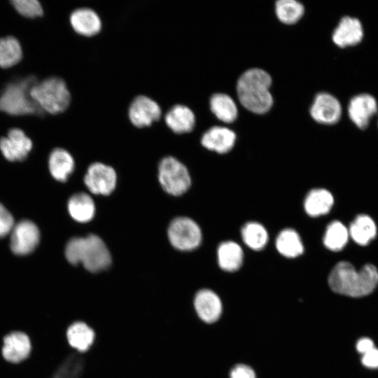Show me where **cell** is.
<instances>
[{"label": "cell", "mask_w": 378, "mask_h": 378, "mask_svg": "<svg viewBox=\"0 0 378 378\" xmlns=\"http://www.w3.org/2000/svg\"><path fill=\"white\" fill-rule=\"evenodd\" d=\"M230 378H255V374L249 366L239 364L231 370Z\"/></svg>", "instance_id": "d6a6232c"}, {"label": "cell", "mask_w": 378, "mask_h": 378, "mask_svg": "<svg viewBox=\"0 0 378 378\" xmlns=\"http://www.w3.org/2000/svg\"><path fill=\"white\" fill-rule=\"evenodd\" d=\"M244 242L255 251L262 250L268 241V234L265 227L257 222H248L241 229Z\"/></svg>", "instance_id": "f1b7e54d"}, {"label": "cell", "mask_w": 378, "mask_h": 378, "mask_svg": "<svg viewBox=\"0 0 378 378\" xmlns=\"http://www.w3.org/2000/svg\"><path fill=\"white\" fill-rule=\"evenodd\" d=\"M14 227V219L7 209L0 203V238L9 234Z\"/></svg>", "instance_id": "1f68e13d"}, {"label": "cell", "mask_w": 378, "mask_h": 378, "mask_svg": "<svg viewBox=\"0 0 378 378\" xmlns=\"http://www.w3.org/2000/svg\"><path fill=\"white\" fill-rule=\"evenodd\" d=\"M334 203L332 194L323 188H315L307 195L304 208L306 213L312 217H318L328 214Z\"/></svg>", "instance_id": "44dd1931"}, {"label": "cell", "mask_w": 378, "mask_h": 378, "mask_svg": "<svg viewBox=\"0 0 378 378\" xmlns=\"http://www.w3.org/2000/svg\"><path fill=\"white\" fill-rule=\"evenodd\" d=\"M162 115V109L154 99L146 95L136 96L130 103L128 117L131 123L139 128L150 126Z\"/></svg>", "instance_id": "30bf717a"}, {"label": "cell", "mask_w": 378, "mask_h": 378, "mask_svg": "<svg viewBox=\"0 0 378 378\" xmlns=\"http://www.w3.org/2000/svg\"><path fill=\"white\" fill-rule=\"evenodd\" d=\"M69 22L76 33L88 37L98 34L102 25L99 15L88 7L78 8L71 11Z\"/></svg>", "instance_id": "2e32d148"}, {"label": "cell", "mask_w": 378, "mask_h": 378, "mask_svg": "<svg viewBox=\"0 0 378 378\" xmlns=\"http://www.w3.org/2000/svg\"><path fill=\"white\" fill-rule=\"evenodd\" d=\"M31 350L30 340L24 332H13L4 338L1 353L8 363L16 364L22 362L29 357Z\"/></svg>", "instance_id": "9a60e30c"}, {"label": "cell", "mask_w": 378, "mask_h": 378, "mask_svg": "<svg viewBox=\"0 0 378 378\" xmlns=\"http://www.w3.org/2000/svg\"><path fill=\"white\" fill-rule=\"evenodd\" d=\"M158 180L163 190L174 196L185 193L191 179L186 167L172 156L162 158L158 164Z\"/></svg>", "instance_id": "5b68a950"}, {"label": "cell", "mask_w": 378, "mask_h": 378, "mask_svg": "<svg viewBox=\"0 0 378 378\" xmlns=\"http://www.w3.org/2000/svg\"><path fill=\"white\" fill-rule=\"evenodd\" d=\"M209 106L211 112L223 122L231 123L237 118V105L233 99L226 94H214L210 98Z\"/></svg>", "instance_id": "d4e9b609"}, {"label": "cell", "mask_w": 378, "mask_h": 378, "mask_svg": "<svg viewBox=\"0 0 378 378\" xmlns=\"http://www.w3.org/2000/svg\"><path fill=\"white\" fill-rule=\"evenodd\" d=\"M40 240L38 227L32 221L23 220L14 225L10 236V249L16 255L31 253Z\"/></svg>", "instance_id": "9c48e42d"}, {"label": "cell", "mask_w": 378, "mask_h": 378, "mask_svg": "<svg viewBox=\"0 0 378 378\" xmlns=\"http://www.w3.org/2000/svg\"><path fill=\"white\" fill-rule=\"evenodd\" d=\"M377 102L371 94L362 93L353 97L348 104V115L359 129L368 127L370 120L377 112Z\"/></svg>", "instance_id": "4fadbf2b"}, {"label": "cell", "mask_w": 378, "mask_h": 378, "mask_svg": "<svg viewBox=\"0 0 378 378\" xmlns=\"http://www.w3.org/2000/svg\"><path fill=\"white\" fill-rule=\"evenodd\" d=\"M364 31L360 21L350 16L340 20L332 32V39L340 48H346L358 44L363 38Z\"/></svg>", "instance_id": "5bb4252c"}, {"label": "cell", "mask_w": 378, "mask_h": 378, "mask_svg": "<svg viewBox=\"0 0 378 378\" xmlns=\"http://www.w3.org/2000/svg\"><path fill=\"white\" fill-rule=\"evenodd\" d=\"M276 247L279 253L287 258H295L304 251V246L298 233L293 229H284L276 239Z\"/></svg>", "instance_id": "4316f807"}, {"label": "cell", "mask_w": 378, "mask_h": 378, "mask_svg": "<svg viewBox=\"0 0 378 378\" xmlns=\"http://www.w3.org/2000/svg\"><path fill=\"white\" fill-rule=\"evenodd\" d=\"M170 244L180 251H192L202 241V231L192 219L181 216L174 218L167 230Z\"/></svg>", "instance_id": "8992f818"}, {"label": "cell", "mask_w": 378, "mask_h": 378, "mask_svg": "<svg viewBox=\"0 0 378 378\" xmlns=\"http://www.w3.org/2000/svg\"><path fill=\"white\" fill-rule=\"evenodd\" d=\"M193 307L199 319L206 324L215 323L222 312L220 298L209 288L200 289L195 293Z\"/></svg>", "instance_id": "7c38bea8"}, {"label": "cell", "mask_w": 378, "mask_h": 378, "mask_svg": "<svg viewBox=\"0 0 378 378\" xmlns=\"http://www.w3.org/2000/svg\"><path fill=\"white\" fill-rule=\"evenodd\" d=\"M84 183L92 193L108 195L116 186V172L111 166L102 162H94L88 168Z\"/></svg>", "instance_id": "ba28073f"}, {"label": "cell", "mask_w": 378, "mask_h": 378, "mask_svg": "<svg viewBox=\"0 0 378 378\" xmlns=\"http://www.w3.org/2000/svg\"><path fill=\"white\" fill-rule=\"evenodd\" d=\"M349 233L356 243L365 246L375 237L377 226L369 216L361 214L356 216L351 223Z\"/></svg>", "instance_id": "484cf974"}, {"label": "cell", "mask_w": 378, "mask_h": 378, "mask_svg": "<svg viewBox=\"0 0 378 378\" xmlns=\"http://www.w3.org/2000/svg\"><path fill=\"white\" fill-rule=\"evenodd\" d=\"M349 237V230L342 223L334 220L326 228L323 244L329 250L339 251L345 246Z\"/></svg>", "instance_id": "83f0119b"}, {"label": "cell", "mask_w": 378, "mask_h": 378, "mask_svg": "<svg viewBox=\"0 0 378 378\" xmlns=\"http://www.w3.org/2000/svg\"><path fill=\"white\" fill-rule=\"evenodd\" d=\"M74 160L71 153L64 148H55L48 157V168L52 177L64 182L74 169Z\"/></svg>", "instance_id": "d6986e66"}, {"label": "cell", "mask_w": 378, "mask_h": 378, "mask_svg": "<svg viewBox=\"0 0 378 378\" xmlns=\"http://www.w3.org/2000/svg\"><path fill=\"white\" fill-rule=\"evenodd\" d=\"M235 141L236 134L232 130L223 126H214L203 134L201 144L208 150L225 153L232 148Z\"/></svg>", "instance_id": "e0dca14e"}, {"label": "cell", "mask_w": 378, "mask_h": 378, "mask_svg": "<svg viewBox=\"0 0 378 378\" xmlns=\"http://www.w3.org/2000/svg\"><path fill=\"white\" fill-rule=\"evenodd\" d=\"M374 347L373 342L368 337L360 339L356 344L357 351L363 354L371 350Z\"/></svg>", "instance_id": "e575fe53"}, {"label": "cell", "mask_w": 378, "mask_h": 378, "mask_svg": "<svg viewBox=\"0 0 378 378\" xmlns=\"http://www.w3.org/2000/svg\"><path fill=\"white\" fill-rule=\"evenodd\" d=\"M304 8L296 0H279L275 3V13L278 19L285 24H294L303 15Z\"/></svg>", "instance_id": "f546056e"}, {"label": "cell", "mask_w": 378, "mask_h": 378, "mask_svg": "<svg viewBox=\"0 0 378 378\" xmlns=\"http://www.w3.org/2000/svg\"><path fill=\"white\" fill-rule=\"evenodd\" d=\"M220 267L227 272H234L240 268L244 254L241 246L232 241L222 242L217 251Z\"/></svg>", "instance_id": "cb8c5ba5"}, {"label": "cell", "mask_w": 378, "mask_h": 378, "mask_svg": "<svg viewBox=\"0 0 378 378\" xmlns=\"http://www.w3.org/2000/svg\"><path fill=\"white\" fill-rule=\"evenodd\" d=\"M342 106L339 100L328 92L318 93L310 107L312 118L317 122L324 125L337 123L342 115Z\"/></svg>", "instance_id": "8fae6325"}, {"label": "cell", "mask_w": 378, "mask_h": 378, "mask_svg": "<svg viewBox=\"0 0 378 378\" xmlns=\"http://www.w3.org/2000/svg\"><path fill=\"white\" fill-rule=\"evenodd\" d=\"M66 336L69 345L78 353L86 352L95 339L93 329L83 321L73 323L68 328Z\"/></svg>", "instance_id": "ffe728a7"}, {"label": "cell", "mask_w": 378, "mask_h": 378, "mask_svg": "<svg viewBox=\"0 0 378 378\" xmlns=\"http://www.w3.org/2000/svg\"><path fill=\"white\" fill-rule=\"evenodd\" d=\"M32 139L20 128H10L0 137V152L10 162L25 160L33 148Z\"/></svg>", "instance_id": "52a82bcc"}, {"label": "cell", "mask_w": 378, "mask_h": 378, "mask_svg": "<svg viewBox=\"0 0 378 378\" xmlns=\"http://www.w3.org/2000/svg\"><path fill=\"white\" fill-rule=\"evenodd\" d=\"M167 126L174 133L183 134L191 132L196 123L194 112L183 104L172 106L164 115Z\"/></svg>", "instance_id": "ac0fdd59"}, {"label": "cell", "mask_w": 378, "mask_h": 378, "mask_svg": "<svg viewBox=\"0 0 378 378\" xmlns=\"http://www.w3.org/2000/svg\"><path fill=\"white\" fill-rule=\"evenodd\" d=\"M272 77L265 70L252 68L244 71L237 83V93L242 106L257 114L268 112L273 105L270 88Z\"/></svg>", "instance_id": "7a4b0ae2"}, {"label": "cell", "mask_w": 378, "mask_h": 378, "mask_svg": "<svg viewBox=\"0 0 378 378\" xmlns=\"http://www.w3.org/2000/svg\"><path fill=\"white\" fill-rule=\"evenodd\" d=\"M377 284L378 271L372 264L357 271L350 262L342 261L332 268L328 276V285L332 291L354 298L369 295Z\"/></svg>", "instance_id": "6da1fadb"}, {"label": "cell", "mask_w": 378, "mask_h": 378, "mask_svg": "<svg viewBox=\"0 0 378 378\" xmlns=\"http://www.w3.org/2000/svg\"><path fill=\"white\" fill-rule=\"evenodd\" d=\"M30 96L44 113L51 115L67 111L71 102V93L66 82L55 75L35 83L31 88Z\"/></svg>", "instance_id": "277c9868"}, {"label": "cell", "mask_w": 378, "mask_h": 378, "mask_svg": "<svg viewBox=\"0 0 378 378\" xmlns=\"http://www.w3.org/2000/svg\"><path fill=\"white\" fill-rule=\"evenodd\" d=\"M362 364L369 368H378V349L373 348L363 354Z\"/></svg>", "instance_id": "836d02e7"}, {"label": "cell", "mask_w": 378, "mask_h": 378, "mask_svg": "<svg viewBox=\"0 0 378 378\" xmlns=\"http://www.w3.org/2000/svg\"><path fill=\"white\" fill-rule=\"evenodd\" d=\"M65 257L72 265L82 264L91 273L106 270L111 255L104 241L96 234L71 238L65 247Z\"/></svg>", "instance_id": "3957f363"}, {"label": "cell", "mask_w": 378, "mask_h": 378, "mask_svg": "<svg viewBox=\"0 0 378 378\" xmlns=\"http://www.w3.org/2000/svg\"><path fill=\"white\" fill-rule=\"evenodd\" d=\"M68 211L71 217L79 223H88L95 215V204L92 198L87 193L78 192L68 201Z\"/></svg>", "instance_id": "7402d4cb"}, {"label": "cell", "mask_w": 378, "mask_h": 378, "mask_svg": "<svg viewBox=\"0 0 378 378\" xmlns=\"http://www.w3.org/2000/svg\"><path fill=\"white\" fill-rule=\"evenodd\" d=\"M22 59V47L16 37L12 35L0 37V69H11L19 64Z\"/></svg>", "instance_id": "603a6c76"}, {"label": "cell", "mask_w": 378, "mask_h": 378, "mask_svg": "<svg viewBox=\"0 0 378 378\" xmlns=\"http://www.w3.org/2000/svg\"><path fill=\"white\" fill-rule=\"evenodd\" d=\"M15 12L22 18L35 20L41 18L44 11L40 0H10Z\"/></svg>", "instance_id": "4dcf8cb0"}]
</instances>
